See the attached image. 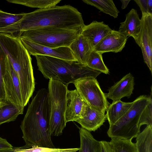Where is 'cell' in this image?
I'll return each instance as SVG.
<instances>
[{
	"label": "cell",
	"mask_w": 152,
	"mask_h": 152,
	"mask_svg": "<svg viewBox=\"0 0 152 152\" xmlns=\"http://www.w3.org/2000/svg\"><path fill=\"white\" fill-rule=\"evenodd\" d=\"M74 31L45 28L19 32L20 38L51 48L69 47L80 34Z\"/></svg>",
	"instance_id": "cell-7"
},
{
	"label": "cell",
	"mask_w": 152,
	"mask_h": 152,
	"mask_svg": "<svg viewBox=\"0 0 152 152\" xmlns=\"http://www.w3.org/2000/svg\"><path fill=\"white\" fill-rule=\"evenodd\" d=\"M17 148V147H14L12 149L0 151V152H18L15 151L16 149Z\"/></svg>",
	"instance_id": "cell-35"
},
{
	"label": "cell",
	"mask_w": 152,
	"mask_h": 152,
	"mask_svg": "<svg viewBox=\"0 0 152 152\" xmlns=\"http://www.w3.org/2000/svg\"><path fill=\"white\" fill-rule=\"evenodd\" d=\"M24 14H11L0 10V29L17 23L23 18Z\"/></svg>",
	"instance_id": "cell-28"
},
{
	"label": "cell",
	"mask_w": 152,
	"mask_h": 152,
	"mask_svg": "<svg viewBox=\"0 0 152 152\" xmlns=\"http://www.w3.org/2000/svg\"><path fill=\"white\" fill-rule=\"evenodd\" d=\"M141 21L137 10L132 9L126 15L125 20L120 23L118 31L127 37H132L139 45Z\"/></svg>",
	"instance_id": "cell-17"
},
{
	"label": "cell",
	"mask_w": 152,
	"mask_h": 152,
	"mask_svg": "<svg viewBox=\"0 0 152 152\" xmlns=\"http://www.w3.org/2000/svg\"><path fill=\"white\" fill-rule=\"evenodd\" d=\"M34 56L38 70L45 78L58 80L67 86L79 78L88 76L96 78L101 73L76 61L44 55Z\"/></svg>",
	"instance_id": "cell-5"
},
{
	"label": "cell",
	"mask_w": 152,
	"mask_h": 152,
	"mask_svg": "<svg viewBox=\"0 0 152 152\" xmlns=\"http://www.w3.org/2000/svg\"><path fill=\"white\" fill-rule=\"evenodd\" d=\"M80 146L78 152H101L99 141L96 140L90 132L82 127H78Z\"/></svg>",
	"instance_id": "cell-19"
},
{
	"label": "cell",
	"mask_w": 152,
	"mask_h": 152,
	"mask_svg": "<svg viewBox=\"0 0 152 152\" xmlns=\"http://www.w3.org/2000/svg\"><path fill=\"white\" fill-rule=\"evenodd\" d=\"M106 119L105 113L92 108L86 104L81 118L76 122L86 130L90 132H94L103 124Z\"/></svg>",
	"instance_id": "cell-15"
},
{
	"label": "cell",
	"mask_w": 152,
	"mask_h": 152,
	"mask_svg": "<svg viewBox=\"0 0 152 152\" xmlns=\"http://www.w3.org/2000/svg\"><path fill=\"white\" fill-rule=\"evenodd\" d=\"M101 152H113L109 142L105 141H100Z\"/></svg>",
	"instance_id": "cell-32"
},
{
	"label": "cell",
	"mask_w": 152,
	"mask_h": 152,
	"mask_svg": "<svg viewBox=\"0 0 152 152\" xmlns=\"http://www.w3.org/2000/svg\"><path fill=\"white\" fill-rule=\"evenodd\" d=\"M21 42L30 55H44L70 61H76L69 47L51 48L20 38Z\"/></svg>",
	"instance_id": "cell-10"
},
{
	"label": "cell",
	"mask_w": 152,
	"mask_h": 152,
	"mask_svg": "<svg viewBox=\"0 0 152 152\" xmlns=\"http://www.w3.org/2000/svg\"><path fill=\"white\" fill-rule=\"evenodd\" d=\"M77 62L86 65L93 49L87 39L80 34L69 47Z\"/></svg>",
	"instance_id": "cell-18"
},
{
	"label": "cell",
	"mask_w": 152,
	"mask_h": 152,
	"mask_svg": "<svg viewBox=\"0 0 152 152\" xmlns=\"http://www.w3.org/2000/svg\"><path fill=\"white\" fill-rule=\"evenodd\" d=\"M66 101L65 114L66 122L76 121L81 118L84 107L87 104L76 89L68 90Z\"/></svg>",
	"instance_id": "cell-13"
},
{
	"label": "cell",
	"mask_w": 152,
	"mask_h": 152,
	"mask_svg": "<svg viewBox=\"0 0 152 152\" xmlns=\"http://www.w3.org/2000/svg\"><path fill=\"white\" fill-rule=\"evenodd\" d=\"M73 83L86 104L92 108L105 113L110 104L106 94L102 90L96 78L88 76L79 78Z\"/></svg>",
	"instance_id": "cell-8"
},
{
	"label": "cell",
	"mask_w": 152,
	"mask_h": 152,
	"mask_svg": "<svg viewBox=\"0 0 152 152\" xmlns=\"http://www.w3.org/2000/svg\"><path fill=\"white\" fill-rule=\"evenodd\" d=\"M14 147L6 139L0 137V151L11 150Z\"/></svg>",
	"instance_id": "cell-30"
},
{
	"label": "cell",
	"mask_w": 152,
	"mask_h": 152,
	"mask_svg": "<svg viewBox=\"0 0 152 152\" xmlns=\"http://www.w3.org/2000/svg\"><path fill=\"white\" fill-rule=\"evenodd\" d=\"M61 0H7L9 2L33 8H45L56 5Z\"/></svg>",
	"instance_id": "cell-26"
},
{
	"label": "cell",
	"mask_w": 152,
	"mask_h": 152,
	"mask_svg": "<svg viewBox=\"0 0 152 152\" xmlns=\"http://www.w3.org/2000/svg\"><path fill=\"white\" fill-rule=\"evenodd\" d=\"M8 57L0 46V101L6 100L2 78V70Z\"/></svg>",
	"instance_id": "cell-29"
},
{
	"label": "cell",
	"mask_w": 152,
	"mask_h": 152,
	"mask_svg": "<svg viewBox=\"0 0 152 152\" xmlns=\"http://www.w3.org/2000/svg\"><path fill=\"white\" fill-rule=\"evenodd\" d=\"M0 46L17 74L25 107L35 89V79L30 55L18 36L6 38L0 43Z\"/></svg>",
	"instance_id": "cell-3"
},
{
	"label": "cell",
	"mask_w": 152,
	"mask_h": 152,
	"mask_svg": "<svg viewBox=\"0 0 152 152\" xmlns=\"http://www.w3.org/2000/svg\"><path fill=\"white\" fill-rule=\"evenodd\" d=\"M122 3V5L121 8L122 9H124L126 8L127 5L129 4L130 0H120Z\"/></svg>",
	"instance_id": "cell-34"
},
{
	"label": "cell",
	"mask_w": 152,
	"mask_h": 152,
	"mask_svg": "<svg viewBox=\"0 0 152 152\" xmlns=\"http://www.w3.org/2000/svg\"><path fill=\"white\" fill-rule=\"evenodd\" d=\"M103 21H94L83 28L80 34L86 38L93 49L111 31Z\"/></svg>",
	"instance_id": "cell-16"
},
{
	"label": "cell",
	"mask_w": 152,
	"mask_h": 152,
	"mask_svg": "<svg viewBox=\"0 0 152 152\" xmlns=\"http://www.w3.org/2000/svg\"><path fill=\"white\" fill-rule=\"evenodd\" d=\"M140 8L142 14H148L147 0H134Z\"/></svg>",
	"instance_id": "cell-31"
},
{
	"label": "cell",
	"mask_w": 152,
	"mask_h": 152,
	"mask_svg": "<svg viewBox=\"0 0 152 152\" xmlns=\"http://www.w3.org/2000/svg\"><path fill=\"white\" fill-rule=\"evenodd\" d=\"M132 104L131 102H126L121 100L110 104L106 114L110 126L115 123L124 115Z\"/></svg>",
	"instance_id": "cell-20"
},
{
	"label": "cell",
	"mask_w": 152,
	"mask_h": 152,
	"mask_svg": "<svg viewBox=\"0 0 152 152\" xmlns=\"http://www.w3.org/2000/svg\"><path fill=\"white\" fill-rule=\"evenodd\" d=\"M109 142L113 152H138L136 143L132 140L111 138Z\"/></svg>",
	"instance_id": "cell-25"
},
{
	"label": "cell",
	"mask_w": 152,
	"mask_h": 152,
	"mask_svg": "<svg viewBox=\"0 0 152 152\" xmlns=\"http://www.w3.org/2000/svg\"><path fill=\"white\" fill-rule=\"evenodd\" d=\"M89 68L101 73L109 74V69L104 64L102 54L93 49L91 51L86 65Z\"/></svg>",
	"instance_id": "cell-24"
},
{
	"label": "cell",
	"mask_w": 152,
	"mask_h": 152,
	"mask_svg": "<svg viewBox=\"0 0 152 152\" xmlns=\"http://www.w3.org/2000/svg\"><path fill=\"white\" fill-rule=\"evenodd\" d=\"M49 121L48 91L42 88L32 99L20 125L26 145L55 148L49 133Z\"/></svg>",
	"instance_id": "cell-2"
},
{
	"label": "cell",
	"mask_w": 152,
	"mask_h": 152,
	"mask_svg": "<svg viewBox=\"0 0 152 152\" xmlns=\"http://www.w3.org/2000/svg\"><path fill=\"white\" fill-rule=\"evenodd\" d=\"M127 37L118 31L112 30L93 48L102 54L107 52L117 53L125 47Z\"/></svg>",
	"instance_id": "cell-12"
},
{
	"label": "cell",
	"mask_w": 152,
	"mask_h": 152,
	"mask_svg": "<svg viewBox=\"0 0 152 152\" xmlns=\"http://www.w3.org/2000/svg\"><path fill=\"white\" fill-rule=\"evenodd\" d=\"M20 114V111L14 105L6 99L0 106V125L15 121Z\"/></svg>",
	"instance_id": "cell-23"
},
{
	"label": "cell",
	"mask_w": 152,
	"mask_h": 152,
	"mask_svg": "<svg viewBox=\"0 0 152 152\" xmlns=\"http://www.w3.org/2000/svg\"><path fill=\"white\" fill-rule=\"evenodd\" d=\"M2 78L6 99L10 102L23 113V104L20 83L17 74L7 58L2 70Z\"/></svg>",
	"instance_id": "cell-9"
},
{
	"label": "cell",
	"mask_w": 152,
	"mask_h": 152,
	"mask_svg": "<svg viewBox=\"0 0 152 152\" xmlns=\"http://www.w3.org/2000/svg\"><path fill=\"white\" fill-rule=\"evenodd\" d=\"M148 13L152 15V0H147Z\"/></svg>",
	"instance_id": "cell-33"
},
{
	"label": "cell",
	"mask_w": 152,
	"mask_h": 152,
	"mask_svg": "<svg viewBox=\"0 0 152 152\" xmlns=\"http://www.w3.org/2000/svg\"><path fill=\"white\" fill-rule=\"evenodd\" d=\"M67 86L60 81L49 80L48 93L50 107L49 131L51 136L61 134L65 127Z\"/></svg>",
	"instance_id": "cell-6"
},
{
	"label": "cell",
	"mask_w": 152,
	"mask_h": 152,
	"mask_svg": "<svg viewBox=\"0 0 152 152\" xmlns=\"http://www.w3.org/2000/svg\"><path fill=\"white\" fill-rule=\"evenodd\" d=\"M85 25L81 13L70 5L55 6L24 13L17 23L7 27V33L48 28L79 31Z\"/></svg>",
	"instance_id": "cell-1"
},
{
	"label": "cell",
	"mask_w": 152,
	"mask_h": 152,
	"mask_svg": "<svg viewBox=\"0 0 152 152\" xmlns=\"http://www.w3.org/2000/svg\"><path fill=\"white\" fill-rule=\"evenodd\" d=\"M134 85V78L129 73L108 90L106 97L112 99V102L120 100L124 97L129 98L133 94Z\"/></svg>",
	"instance_id": "cell-14"
},
{
	"label": "cell",
	"mask_w": 152,
	"mask_h": 152,
	"mask_svg": "<svg viewBox=\"0 0 152 152\" xmlns=\"http://www.w3.org/2000/svg\"><path fill=\"white\" fill-rule=\"evenodd\" d=\"M83 1L114 18L117 17L119 12L112 0H83Z\"/></svg>",
	"instance_id": "cell-22"
},
{
	"label": "cell",
	"mask_w": 152,
	"mask_h": 152,
	"mask_svg": "<svg viewBox=\"0 0 152 152\" xmlns=\"http://www.w3.org/2000/svg\"><path fill=\"white\" fill-rule=\"evenodd\" d=\"M138 152H152V125L146 126L136 137Z\"/></svg>",
	"instance_id": "cell-21"
},
{
	"label": "cell",
	"mask_w": 152,
	"mask_h": 152,
	"mask_svg": "<svg viewBox=\"0 0 152 152\" xmlns=\"http://www.w3.org/2000/svg\"><path fill=\"white\" fill-rule=\"evenodd\" d=\"M144 125H152V99L151 96L142 95L132 102L124 115L110 126L107 133L111 138L132 140Z\"/></svg>",
	"instance_id": "cell-4"
},
{
	"label": "cell",
	"mask_w": 152,
	"mask_h": 152,
	"mask_svg": "<svg viewBox=\"0 0 152 152\" xmlns=\"http://www.w3.org/2000/svg\"><path fill=\"white\" fill-rule=\"evenodd\" d=\"M3 102H4V101H3V102L0 101V106L1 105L3 104Z\"/></svg>",
	"instance_id": "cell-36"
},
{
	"label": "cell",
	"mask_w": 152,
	"mask_h": 152,
	"mask_svg": "<svg viewBox=\"0 0 152 152\" xmlns=\"http://www.w3.org/2000/svg\"><path fill=\"white\" fill-rule=\"evenodd\" d=\"M139 46L141 48L144 61L152 73V15L142 14Z\"/></svg>",
	"instance_id": "cell-11"
},
{
	"label": "cell",
	"mask_w": 152,
	"mask_h": 152,
	"mask_svg": "<svg viewBox=\"0 0 152 152\" xmlns=\"http://www.w3.org/2000/svg\"><path fill=\"white\" fill-rule=\"evenodd\" d=\"M28 148H29L25 145L17 148L15 151L18 152H77L80 149V148L61 149L33 147Z\"/></svg>",
	"instance_id": "cell-27"
}]
</instances>
